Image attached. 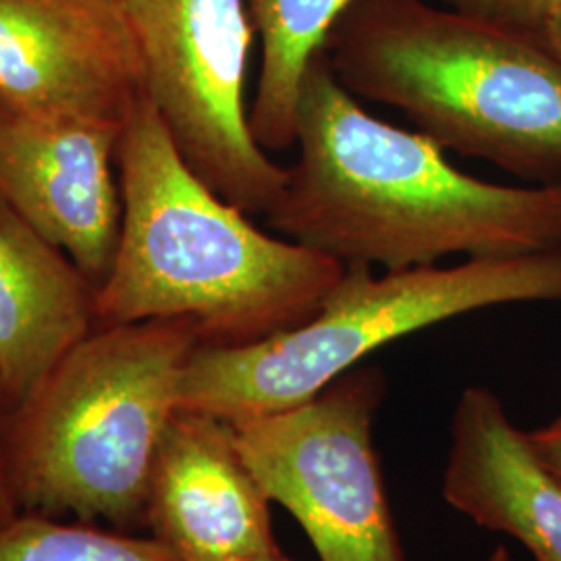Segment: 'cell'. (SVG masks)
Returning a JSON list of instances; mask_svg holds the SVG:
<instances>
[{
  "mask_svg": "<svg viewBox=\"0 0 561 561\" xmlns=\"http://www.w3.org/2000/svg\"><path fill=\"white\" fill-rule=\"evenodd\" d=\"M516 301H561V248L375 277L350 264L300 327L243 345H198L185 364L180 410L229 424L312 400L375 350L426 327Z\"/></svg>",
  "mask_w": 561,
  "mask_h": 561,
  "instance_id": "5b68a950",
  "label": "cell"
},
{
  "mask_svg": "<svg viewBox=\"0 0 561 561\" xmlns=\"http://www.w3.org/2000/svg\"><path fill=\"white\" fill-rule=\"evenodd\" d=\"M271 500L229 422L178 410L152 466L146 522L181 561H229L277 549Z\"/></svg>",
  "mask_w": 561,
  "mask_h": 561,
  "instance_id": "30bf717a",
  "label": "cell"
},
{
  "mask_svg": "<svg viewBox=\"0 0 561 561\" xmlns=\"http://www.w3.org/2000/svg\"><path fill=\"white\" fill-rule=\"evenodd\" d=\"M99 287L0 201V382L9 414L99 329Z\"/></svg>",
  "mask_w": 561,
  "mask_h": 561,
  "instance_id": "7c38bea8",
  "label": "cell"
},
{
  "mask_svg": "<svg viewBox=\"0 0 561 561\" xmlns=\"http://www.w3.org/2000/svg\"><path fill=\"white\" fill-rule=\"evenodd\" d=\"M526 439L537 456L561 479V416L542 428L526 431Z\"/></svg>",
  "mask_w": 561,
  "mask_h": 561,
  "instance_id": "e0dca14e",
  "label": "cell"
},
{
  "mask_svg": "<svg viewBox=\"0 0 561 561\" xmlns=\"http://www.w3.org/2000/svg\"><path fill=\"white\" fill-rule=\"evenodd\" d=\"M0 561H181L159 539L21 512L0 526Z\"/></svg>",
  "mask_w": 561,
  "mask_h": 561,
  "instance_id": "5bb4252c",
  "label": "cell"
},
{
  "mask_svg": "<svg viewBox=\"0 0 561 561\" xmlns=\"http://www.w3.org/2000/svg\"><path fill=\"white\" fill-rule=\"evenodd\" d=\"M486 561H514L512 560V556H510V551L505 549V547H497L493 553H491V558Z\"/></svg>",
  "mask_w": 561,
  "mask_h": 561,
  "instance_id": "ffe728a7",
  "label": "cell"
},
{
  "mask_svg": "<svg viewBox=\"0 0 561 561\" xmlns=\"http://www.w3.org/2000/svg\"><path fill=\"white\" fill-rule=\"evenodd\" d=\"M201 345L185 321L99 327L9 414L4 456L20 512L146 520L152 466Z\"/></svg>",
  "mask_w": 561,
  "mask_h": 561,
  "instance_id": "277c9868",
  "label": "cell"
},
{
  "mask_svg": "<svg viewBox=\"0 0 561 561\" xmlns=\"http://www.w3.org/2000/svg\"><path fill=\"white\" fill-rule=\"evenodd\" d=\"M341 85L443 150L561 181V57L545 38L424 0H354L324 46Z\"/></svg>",
  "mask_w": 561,
  "mask_h": 561,
  "instance_id": "3957f363",
  "label": "cell"
},
{
  "mask_svg": "<svg viewBox=\"0 0 561 561\" xmlns=\"http://www.w3.org/2000/svg\"><path fill=\"white\" fill-rule=\"evenodd\" d=\"M439 4L539 38L561 15V0H439Z\"/></svg>",
  "mask_w": 561,
  "mask_h": 561,
  "instance_id": "9a60e30c",
  "label": "cell"
},
{
  "mask_svg": "<svg viewBox=\"0 0 561 561\" xmlns=\"http://www.w3.org/2000/svg\"><path fill=\"white\" fill-rule=\"evenodd\" d=\"M229 561H289L279 549H273V551H266V553H256V556H248V558H238V560Z\"/></svg>",
  "mask_w": 561,
  "mask_h": 561,
  "instance_id": "d6986e66",
  "label": "cell"
},
{
  "mask_svg": "<svg viewBox=\"0 0 561 561\" xmlns=\"http://www.w3.org/2000/svg\"><path fill=\"white\" fill-rule=\"evenodd\" d=\"M144 92L183 161L248 215H266L287 167L254 140L245 78L254 25L243 0H119Z\"/></svg>",
  "mask_w": 561,
  "mask_h": 561,
  "instance_id": "8992f818",
  "label": "cell"
},
{
  "mask_svg": "<svg viewBox=\"0 0 561 561\" xmlns=\"http://www.w3.org/2000/svg\"><path fill=\"white\" fill-rule=\"evenodd\" d=\"M7 421H9V405L4 398V389L0 382V526L13 520L20 512V505L15 502L9 472H7V456H4V435H7Z\"/></svg>",
  "mask_w": 561,
  "mask_h": 561,
  "instance_id": "2e32d148",
  "label": "cell"
},
{
  "mask_svg": "<svg viewBox=\"0 0 561 561\" xmlns=\"http://www.w3.org/2000/svg\"><path fill=\"white\" fill-rule=\"evenodd\" d=\"M381 398V373L354 368L312 400L231 424L266 497L298 518L321 561H405L373 443Z\"/></svg>",
  "mask_w": 561,
  "mask_h": 561,
  "instance_id": "52a82bcc",
  "label": "cell"
},
{
  "mask_svg": "<svg viewBox=\"0 0 561 561\" xmlns=\"http://www.w3.org/2000/svg\"><path fill=\"white\" fill-rule=\"evenodd\" d=\"M443 495L535 561H561V479L484 387H468L456 405Z\"/></svg>",
  "mask_w": 561,
  "mask_h": 561,
  "instance_id": "8fae6325",
  "label": "cell"
},
{
  "mask_svg": "<svg viewBox=\"0 0 561 561\" xmlns=\"http://www.w3.org/2000/svg\"><path fill=\"white\" fill-rule=\"evenodd\" d=\"M119 241L99 327L190 322L202 345H243L310 321L345 264L264 233L183 161L144 96L121 129Z\"/></svg>",
  "mask_w": 561,
  "mask_h": 561,
  "instance_id": "7a4b0ae2",
  "label": "cell"
},
{
  "mask_svg": "<svg viewBox=\"0 0 561 561\" xmlns=\"http://www.w3.org/2000/svg\"><path fill=\"white\" fill-rule=\"evenodd\" d=\"M261 38V76L248 106L250 129L262 150L296 146L301 81L335 21L354 0H243Z\"/></svg>",
  "mask_w": 561,
  "mask_h": 561,
  "instance_id": "4fadbf2b",
  "label": "cell"
},
{
  "mask_svg": "<svg viewBox=\"0 0 561 561\" xmlns=\"http://www.w3.org/2000/svg\"><path fill=\"white\" fill-rule=\"evenodd\" d=\"M0 96L123 127L146 92L119 0H0Z\"/></svg>",
  "mask_w": 561,
  "mask_h": 561,
  "instance_id": "9c48e42d",
  "label": "cell"
},
{
  "mask_svg": "<svg viewBox=\"0 0 561 561\" xmlns=\"http://www.w3.org/2000/svg\"><path fill=\"white\" fill-rule=\"evenodd\" d=\"M296 148L266 225L345 266L401 271L561 248V181L514 187L463 173L428 136L366 113L324 50L301 81Z\"/></svg>",
  "mask_w": 561,
  "mask_h": 561,
  "instance_id": "6da1fadb",
  "label": "cell"
},
{
  "mask_svg": "<svg viewBox=\"0 0 561 561\" xmlns=\"http://www.w3.org/2000/svg\"><path fill=\"white\" fill-rule=\"evenodd\" d=\"M121 129L0 96V201L59 245L96 287L119 241Z\"/></svg>",
  "mask_w": 561,
  "mask_h": 561,
  "instance_id": "ba28073f",
  "label": "cell"
},
{
  "mask_svg": "<svg viewBox=\"0 0 561 561\" xmlns=\"http://www.w3.org/2000/svg\"><path fill=\"white\" fill-rule=\"evenodd\" d=\"M545 41L547 44L558 53L561 57V15L558 20L551 23V27L547 30V34H545Z\"/></svg>",
  "mask_w": 561,
  "mask_h": 561,
  "instance_id": "ac0fdd59",
  "label": "cell"
}]
</instances>
